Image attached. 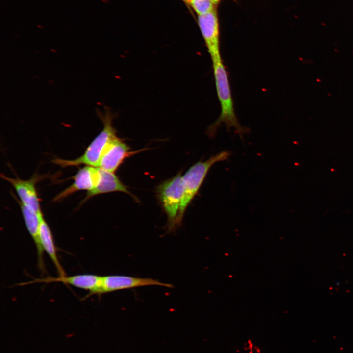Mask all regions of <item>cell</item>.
I'll return each instance as SVG.
<instances>
[{
    "label": "cell",
    "instance_id": "2",
    "mask_svg": "<svg viewBox=\"0 0 353 353\" xmlns=\"http://www.w3.org/2000/svg\"><path fill=\"white\" fill-rule=\"evenodd\" d=\"M231 152L223 151L204 161H199L191 166L182 176L184 191L176 226L179 225L185 211L198 193L210 168L216 163L227 160Z\"/></svg>",
    "mask_w": 353,
    "mask_h": 353
},
{
    "label": "cell",
    "instance_id": "13",
    "mask_svg": "<svg viewBox=\"0 0 353 353\" xmlns=\"http://www.w3.org/2000/svg\"><path fill=\"white\" fill-rule=\"evenodd\" d=\"M39 233L43 250L50 256L60 276H65V273L60 265L57 256L56 248L51 231L43 215L40 219Z\"/></svg>",
    "mask_w": 353,
    "mask_h": 353
},
{
    "label": "cell",
    "instance_id": "16",
    "mask_svg": "<svg viewBox=\"0 0 353 353\" xmlns=\"http://www.w3.org/2000/svg\"><path fill=\"white\" fill-rule=\"evenodd\" d=\"M211 0V1H212L213 3H214L215 4H216V3H215L214 0Z\"/></svg>",
    "mask_w": 353,
    "mask_h": 353
},
{
    "label": "cell",
    "instance_id": "15",
    "mask_svg": "<svg viewBox=\"0 0 353 353\" xmlns=\"http://www.w3.org/2000/svg\"><path fill=\"white\" fill-rule=\"evenodd\" d=\"M221 0H214L215 3L217 4Z\"/></svg>",
    "mask_w": 353,
    "mask_h": 353
},
{
    "label": "cell",
    "instance_id": "1",
    "mask_svg": "<svg viewBox=\"0 0 353 353\" xmlns=\"http://www.w3.org/2000/svg\"><path fill=\"white\" fill-rule=\"evenodd\" d=\"M212 62L221 113L216 121L208 127V134L210 137H214L218 128L224 124L228 130L235 129L236 132L242 137L248 129L239 124L235 113L228 76L222 57Z\"/></svg>",
    "mask_w": 353,
    "mask_h": 353
},
{
    "label": "cell",
    "instance_id": "5",
    "mask_svg": "<svg viewBox=\"0 0 353 353\" xmlns=\"http://www.w3.org/2000/svg\"><path fill=\"white\" fill-rule=\"evenodd\" d=\"M150 285H158L169 288L173 287L171 284L164 283L152 278L109 275L101 277V284L96 294L99 295L117 290Z\"/></svg>",
    "mask_w": 353,
    "mask_h": 353
},
{
    "label": "cell",
    "instance_id": "17",
    "mask_svg": "<svg viewBox=\"0 0 353 353\" xmlns=\"http://www.w3.org/2000/svg\"><path fill=\"white\" fill-rule=\"evenodd\" d=\"M183 0L185 2L187 0Z\"/></svg>",
    "mask_w": 353,
    "mask_h": 353
},
{
    "label": "cell",
    "instance_id": "12",
    "mask_svg": "<svg viewBox=\"0 0 353 353\" xmlns=\"http://www.w3.org/2000/svg\"><path fill=\"white\" fill-rule=\"evenodd\" d=\"M19 203L26 228L36 245L39 268L42 271H44V250L41 245L39 233L40 219L43 214L36 213L20 202H19Z\"/></svg>",
    "mask_w": 353,
    "mask_h": 353
},
{
    "label": "cell",
    "instance_id": "4",
    "mask_svg": "<svg viewBox=\"0 0 353 353\" xmlns=\"http://www.w3.org/2000/svg\"><path fill=\"white\" fill-rule=\"evenodd\" d=\"M183 191L182 176L180 174L163 182L157 187L158 197L167 216L168 228L170 230L176 226Z\"/></svg>",
    "mask_w": 353,
    "mask_h": 353
},
{
    "label": "cell",
    "instance_id": "6",
    "mask_svg": "<svg viewBox=\"0 0 353 353\" xmlns=\"http://www.w3.org/2000/svg\"><path fill=\"white\" fill-rule=\"evenodd\" d=\"M198 22L211 60L221 57L219 26L216 9L198 15Z\"/></svg>",
    "mask_w": 353,
    "mask_h": 353
},
{
    "label": "cell",
    "instance_id": "11",
    "mask_svg": "<svg viewBox=\"0 0 353 353\" xmlns=\"http://www.w3.org/2000/svg\"><path fill=\"white\" fill-rule=\"evenodd\" d=\"M99 168V176L94 188L88 192L84 201L90 198L101 194L115 191L123 192L133 197L126 186L113 173Z\"/></svg>",
    "mask_w": 353,
    "mask_h": 353
},
{
    "label": "cell",
    "instance_id": "3",
    "mask_svg": "<svg viewBox=\"0 0 353 353\" xmlns=\"http://www.w3.org/2000/svg\"><path fill=\"white\" fill-rule=\"evenodd\" d=\"M103 128L87 148L84 153L74 160L55 159L53 162L62 167L78 166L84 164L98 167L105 149L109 143L116 138V130L112 126L113 116L106 110L103 114H100Z\"/></svg>",
    "mask_w": 353,
    "mask_h": 353
},
{
    "label": "cell",
    "instance_id": "8",
    "mask_svg": "<svg viewBox=\"0 0 353 353\" xmlns=\"http://www.w3.org/2000/svg\"><path fill=\"white\" fill-rule=\"evenodd\" d=\"M101 276L93 274H81L72 276H59L58 277H47L37 278L28 282L23 283L19 285H25L33 283L62 282L74 287L89 290L88 296L96 294L101 284Z\"/></svg>",
    "mask_w": 353,
    "mask_h": 353
},
{
    "label": "cell",
    "instance_id": "7",
    "mask_svg": "<svg viewBox=\"0 0 353 353\" xmlns=\"http://www.w3.org/2000/svg\"><path fill=\"white\" fill-rule=\"evenodd\" d=\"M130 150L127 144L116 137L105 149L98 167L114 173L125 158L133 153Z\"/></svg>",
    "mask_w": 353,
    "mask_h": 353
},
{
    "label": "cell",
    "instance_id": "9",
    "mask_svg": "<svg viewBox=\"0 0 353 353\" xmlns=\"http://www.w3.org/2000/svg\"><path fill=\"white\" fill-rule=\"evenodd\" d=\"M98 176V167L88 165L83 167L73 177V184L56 195L53 200L59 201L78 191L92 190L97 184Z\"/></svg>",
    "mask_w": 353,
    "mask_h": 353
},
{
    "label": "cell",
    "instance_id": "10",
    "mask_svg": "<svg viewBox=\"0 0 353 353\" xmlns=\"http://www.w3.org/2000/svg\"><path fill=\"white\" fill-rule=\"evenodd\" d=\"M1 177L9 182L15 188L20 202L36 213H42L35 187L36 177L25 180L18 177L14 178L5 176H2Z\"/></svg>",
    "mask_w": 353,
    "mask_h": 353
},
{
    "label": "cell",
    "instance_id": "14",
    "mask_svg": "<svg viewBox=\"0 0 353 353\" xmlns=\"http://www.w3.org/2000/svg\"><path fill=\"white\" fill-rule=\"evenodd\" d=\"M188 3L198 15L209 13L215 9V4L210 0H187Z\"/></svg>",
    "mask_w": 353,
    "mask_h": 353
}]
</instances>
